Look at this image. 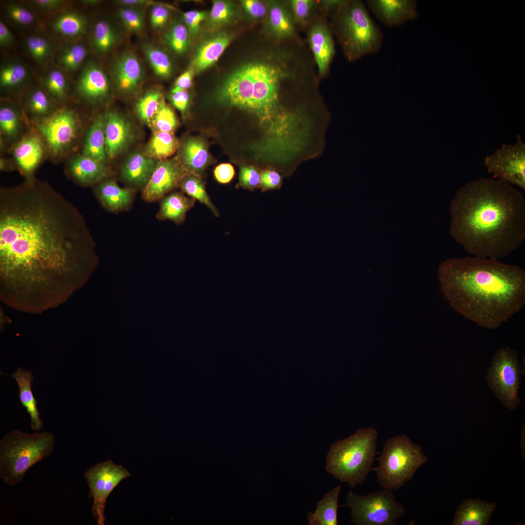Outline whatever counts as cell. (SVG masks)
I'll return each mask as SVG.
<instances>
[{
  "mask_svg": "<svg viewBox=\"0 0 525 525\" xmlns=\"http://www.w3.org/2000/svg\"><path fill=\"white\" fill-rule=\"evenodd\" d=\"M94 241L78 208L35 177L0 188V299L39 314L67 301L94 261Z\"/></svg>",
  "mask_w": 525,
  "mask_h": 525,
  "instance_id": "1",
  "label": "cell"
},
{
  "mask_svg": "<svg viewBox=\"0 0 525 525\" xmlns=\"http://www.w3.org/2000/svg\"><path fill=\"white\" fill-rule=\"evenodd\" d=\"M450 212V235L474 256L506 257L525 239V199L499 180L467 183L456 192Z\"/></svg>",
  "mask_w": 525,
  "mask_h": 525,
  "instance_id": "2",
  "label": "cell"
},
{
  "mask_svg": "<svg viewBox=\"0 0 525 525\" xmlns=\"http://www.w3.org/2000/svg\"><path fill=\"white\" fill-rule=\"evenodd\" d=\"M450 306L481 327L496 329L525 304V270L478 256L448 259L438 270Z\"/></svg>",
  "mask_w": 525,
  "mask_h": 525,
  "instance_id": "3",
  "label": "cell"
},
{
  "mask_svg": "<svg viewBox=\"0 0 525 525\" xmlns=\"http://www.w3.org/2000/svg\"><path fill=\"white\" fill-rule=\"evenodd\" d=\"M292 56L283 51L275 59H254L228 77L227 90L233 105L255 115L267 134H284L293 127L294 115L283 109L280 102L282 82L297 76Z\"/></svg>",
  "mask_w": 525,
  "mask_h": 525,
  "instance_id": "4",
  "label": "cell"
},
{
  "mask_svg": "<svg viewBox=\"0 0 525 525\" xmlns=\"http://www.w3.org/2000/svg\"><path fill=\"white\" fill-rule=\"evenodd\" d=\"M332 28L350 62L375 54L382 48L384 34L361 0H346L332 15Z\"/></svg>",
  "mask_w": 525,
  "mask_h": 525,
  "instance_id": "5",
  "label": "cell"
},
{
  "mask_svg": "<svg viewBox=\"0 0 525 525\" xmlns=\"http://www.w3.org/2000/svg\"><path fill=\"white\" fill-rule=\"evenodd\" d=\"M377 437L375 429L362 428L332 443L326 457V471L352 488L362 484L373 469Z\"/></svg>",
  "mask_w": 525,
  "mask_h": 525,
  "instance_id": "6",
  "label": "cell"
},
{
  "mask_svg": "<svg viewBox=\"0 0 525 525\" xmlns=\"http://www.w3.org/2000/svg\"><path fill=\"white\" fill-rule=\"evenodd\" d=\"M55 437L48 431L26 433L14 429L0 440V478L13 486L26 472L53 451Z\"/></svg>",
  "mask_w": 525,
  "mask_h": 525,
  "instance_id": "7",
  "label": "cell"
},
{
  "mask_svg": "<svg viewBox=\"0 0 525 525\" xmlns=\"http://www.w3.org/2000/svg\"><path fill=\"white\" fill-rule=\"evenodd\" d=\"M33 126L41 135L48 150V160L53 163L64 162L80 152L86 130L85 120L76 108L66 104Z\"/></svg>",
  "mask_w": 525,
  "mask_h": 525,
  "instance_id": "8",
  "label": "cell"
},
{
  "mask_svg": "<svg viewBox=\"0 0 525 525\" xmlns=\"http://www.w3.org/2000/svg\"><path fill=\"white\" fill-rule=\"evenodd\" d=\"M376 471L377 481L384 489L396 490L413 477L427 458L421 447L405 435L388 439L384 445Z\"/></svg>",
  "mask_w": 525,
  "mask_h": 525,
  "instance_id": "9",
  "label": "cell"
},
{
  "mask_svg": "<svg viewBox=\"0 0 525 525\" xmlns=\"http://www.w3.org/2000/svg\"><path fill=\"white\" fill-rule=\"evenodd\" d=\"M343 506L350 508L351 523L355 525H396L405 512L404 507L388 489L365 496L350 491Z\"/></svg>",
  "mask_w": 525,
  "mask_h": 525,
  "instance_id": "10",
  "label": "cell"
},
{
  "mask_svg": "<svg viewBox=\"0 0 525 525\" xmlns=\"http://www.w3.org/2000/svg\"><path fill=\"white\" fill-rule=\"evenodd\" d=\"M523 373L517 351L508 346L495 353L486 376L488 385L508 409L515 411L520 403L518 391Z\"/></svg>",
  "mask_w": 525,
  "mask_h": 525,
  "instance_id": "11",
  "label": "cell"
},
{
  "mask_svg": "<svg viewBox=\"0 0 525 525\" xmlns=\"http://www.w3.org/2000/svg\"><path fill=\"white\" fill-rule=\"evenodd\" d=\"M130 472L112 460H106L91 467L84 474L93 498L91 513L98 525H104V509L107 498L113 489Z\"/></svg>",
  "mask_w": 525,
  "mask_h": 525,
  "instance_id": "12",
  "label": "cell"
},
{
  "mask_svg": "<svg viewBox=\"0 0 525 525\" xmlns=\"http://www.w3.org/2000/svg\"><path fill=\"white\" fill-rule=\"evenodd\" d=\"M485 164L494 177L525 190V143L520 135L514 144H503L487 156Z\"/></svg>",
  "mask_w": 525,
  "mask_h": 525,
  "instance_id": "13",
  "label": "cell"
},
{
  "mask_svg": "<svg viewBox=\"0 0 525 525\" xmlns=\"http://www.w3.org/2000/svg\"><path fill=\"white\" fill-rule=\"evenodd\" d=\"M6 155L12 160L16 170L27 180L35 177L37 169L48 160L47 144L33 126L9 148Z\"/></svg>",
  "mask_w": 525,
  "mask_h": 525,
  "instance_id": "14",
  "label": "cell"
},
{
  "mask_svg": "<svg viewBox=\"0 0 525 525\" xmlns=\"http://www.w3.org/2000/svg\"><path fill=\"white\" fill-rule=\"evenodd\" d=\"M189 174L177 157L159 160L143 189L142 198L149 202L161 200L179 187L182 179Z\"/></svg>",
  "mask_w": 525,
  "mask_h": 525,
  "instance_id": "15",
  "label": "cell"
},
{
  "mask_svg": "<svg viewBox=\"0 0 525 525\" xmlns=\"http://www.w3.org/2000/svg\"><path fill=\"white\" fill-rule=\"evenodd\" d=\"M110 93V83L103 69L94 62L83 69L74 88V95L78 101L91 105L106 101Z\"/></svg>",
  "mask_w": 525,
  "mask_h": 525,
  "instance_id": "16",
  "label": "cell"
},
{
  "mask_svg": "<svg viewBox=\"0 0 525 525\" xmlns=\"http://www.w3.org/2000/svg\"><path fill=\"white\" fill-rule=\"evenodd\" d=\"M32 126L20 105L10 98L2 97L0 104V154H6Z\"/></svg>",
  "mask_w": 525,
  "mask_h": 525,
  "instance_id": "17",
  "label": "cell"
},
{
  "mask_svg": "<svg viewBox=\"0 0 525 525\" xmlns=\"http://www.w3.org/2000/svg\"><path fill=\"white\" fill-rule=\"evenodd\" d=\"M64 162L67 178L81 186H94L110 175L107 165L80 152L70 156Z\"/></svg>",
  "mask_w": 525,
  "mask_h": 525,
  "instance_id": "18",
  "label": "cell"
},
{
  "mask_svg": "<svg viewBox=\"0 0 525 525\" xmlns=\"http://www.w3.org/2000/svg\"><path fill=\"white\" fill-rule=\"evenodd\" d=\"M308 39L319 76H325L335 54L334 40L327 22L322 19L311 21Z\"/></svg>",
  "mask_w": 525,
  "mask_h": 525,
  "instance_id": "19",
  "label": "cell"
},
{
  "mask_svg": "<svg viewBox=\"0 0 525 525\" xmlns=\"http://www.w3.org/2000/svg\"><path fill=\"white\" fill-rule=\"evenodd\" d=\"M112 75L117 89L123 93L129 94L140 87L144 72L137 56L130 51H125L113 61Z\"/></svg>",
  "mask_w": 525,
  "mask_h": 525,
  "instance_id": "20",
  "label": "cell"
},
{
  "mask_svg": "<svg viewBox=\"0 0 525 525\" xmlns=\"http://www.w3.org/2000/svg\"><path fill=\"white\" fill-rule=\"evenodd\" d=\"M376 18L388 27H397L417 16V2L413 0H367Z\"/></svg>",
  "mask_w": 525,
  "mask_h": 525,
  "instance_id": "21",
  "label": "cell"
},
{
  "mask_svg": "<svg viewBox=\"0 0 525 525\" xmlns=\"http://www.w3.org/2000/svg\"><path fill=\"white\" fill-rule=\"evenodd\" d=\"M105 135L107 162L114 159L128 145L133 138L130 123L118 113H104Z\"/></svg>",
  "mask_w": 525,
  "mask_h": 525,
  "instance_id": "22",
  "label": "cell"
},
{
  "mask_svg": "<svg viewBox=\"0 0 525 525\" xmlns=\"http://www.w3.org/2000/svg\"><path fill=\"white\" fill-rule=\"evenodd\" d=\"M264 20V30L277 40L292 38L296 35V23L285 1L269 0Z\"/></svg>",
  "mask_w": 525,
  "mask_h": 525,
  "instance_id": "23",
  "label": "cell"
},
{
  "mask_svg": "<svg viewBox=\"0 0 525 525\" xmlns=\"http://www.w3.org/2000/svg\"><path fill=\"white\" fill-rule=\"evenodd\" d=\"M231 34L224 31L215 33L204 40L198 47L190 68L194 73H199L214 64L221 56L232 39Z\"/></svg>",
  "mask_w": 525,
  "mask_h": 525,
  "instance_id": "24",
  "label": "cell"
},
{
  "mask_svg": "<svg viewBox=\"0 0 525 525\" xmlns=\"http://www.w3.org/2000/svg\"><path fill=\"white\" fill-rule=\"evenodd\" d=\"M177 158L191 174L202 177L210 162V158L205 141L198 137L186 139L180 145Z\"/></svg>",
  "mask_w": 525,
  "mask_h": 525,
  "instance_id": "25",
  "label": "cell"
},
{
  "mask_svg": "<svg viewBox=\"0 0 525 525\" xmlns=\"http://www.w3.org/2000/svg\"><path fill=\"white\" fill-rule=\"evenodd\" d=\"M20 105L31 125L50 116L60 106L39 87H33L25 91Z\"/></svg>",
  "mask_w": 525,
  "mask_h": 525,
  "instance_id": "26",
  "label": "cell"
},
{
  "mask_svg": "<svg viewBox=\"0 0 525 525\" xmlns=\"http://www.w3.org/2000/svg\"><path fill=\"white\" fill-rule=\"evenodd\" d=\"M94 186V192L99 202L108 211L118 212L126 210L133 202L132 192L121 187L116 181L108 177Z\"/></svg>",
  "mask_w": 525,
  "mask_h": 525,
  "instance_id": "27",
  "label": "cell"
},
{
  "mask_svg": "<svg viewBox=\"0 0 525 525\" xmlns=\"http://www.w3.org/2000/svg\"><path fill=\"white\" fill-rule=\"evenodd\" d=\"M11 377L18 384L19 400L30 417L32 429L41 430L43 426V421L37 408V402L32 391L34 374L31 371L19 367L12 373Z\"/></svg>",
  "mask_w": 525,
  "mask_h": 525,
  "instance_id": "28",
  "label": "cell"
},
{
  "mask_svg": "<svg viewBox=\"0 0 525 525\" xmlns=\"http://www.w3.org/2000/svg\"><path fill=\"white\" fill-rule=\"evenodd\" d=\"M495 508L494 502L478 499L464 500L458 507L452 525H488Z\"/></svg>",
  "mask_w": 525,
  "mask_h": 525,
  "instance_id": "29",
  "label": "cell"
},
{
  "mask_svg": "<svg viewBox=\"0 0 525 525\" xmlns=\"http://www.w3.org/2000/svg\"><path fill=\"white\" fill-rule=\"evenodd\" d=\"M80 153L107 165L104 113L97 114L86 130Z\"/></svg>",
  "mask_w": 525,
  "mask_h": 525,
  "instance_id": "30",
  "label": "cell"
},
{
  "mask_svg": "<svg viewBox=\"0 0 525 525\" xmlns=\"http://www.w3.org/2000/svg\"><path fill=\"white\" fill-rule=\"evenodd\" d=\"M159 160L135 152L123 163L121 169L122 178L127 183L143 188L148 183Z\"/></svg>",
  "mask_w": 525,
  "mask_h": 525,
  "instance_id": "31",
  "label": "cell"
},
{
  "mask_svg": "<svg viewBox=\"0 0 525 525\" xmlns=\"http://www.w3.org/2000/svg\"><path fill=\"white\" fill-rule=\"evenodd\" d=\"M156 217L160 220H170L177 225L182 224L187 212L194 206L195 200L180 192L166 195L160 200Z\"/></svg>",
  "mask_w": 525,
  "mask_h": 525,
  "instance_id": "32",
  "label": "cell"
},
{
  "mask_svg": "<svg viewBox=\"0 0 525 525\" xmlns=\"http://www.w3.org/2000/svg\"><path fill=\"white\" fill-rule=\"evenodd\" d=\"M340 485L326 493L317 505L314 513L307 514L309 525H337L339 495Z\"/></svg>",
  "mask_w": 525,
  "mask_h": 525,
  "instance_id": "33",
  "label": "cell"
},
{
  "mask_svg": "<svg viewBox=\"0 0 525 525\" xmlns=\"http://www.w3.org/2000/svg\"><path fill=\"white\" fill-rule=\"evenodd\" d=\"M28 76V70L21 62L10 61L3 64L0 70L1 91L7 93L18 92L22 90Z\"/></svg>",
  "mask_w": 525,
  "mask_h": 525,
  "instance_id": "34",
  "label": "cell"
},
{
  "mask_svg": "<svg viewBox=\"0 0 525 525\" xmlns=\"http://www.w3.org/2000/svg\"><path fill=\"white\" fill-rule=\"evenodd\" d=\"M179 145L174 133L155 132L146 146L144 154L153 159L164 160L174 154Z\"/></svg>",
  "mask_w": 525,
  "mask_h": 525,
  "instance_id": "35",
  "label": "cell"
},
{
  "mask_svg": "<svg viewBox=\"0 0 525 525\" xmlns=\"http://www.w3.org/2000/svg\"><path fill=\"white\" fill-rule=\"evenodd\" d=\"M42 87L58 105H65L69 100V85L64 74L53 69L48 71L42 80Z\"/></svg>",
  "mask_w": 525,
  "mask_h": 525,
  "instance_id": "36",
  "label": "cell"
},
{
  "mask_svg": "<svg viewBox=\"0 0 525 525\" xmlns=\"http://www.w3.org/2000/svg\"><path fill=\"white\" fill-rule=\"evenodd\" d=\"M120 37L117 30L107 20H100L93 27L92 43L99 53L104 54L111 51L119 41Z\"/></svg>",
  "mask_w": 525,
  "mask_h": 525,
  "instance_id": "37",
  "label": "cell"
},
{
  "mask_svg": "<svg viewBox=\"0 0 525 525\" xmlns=\"http://www.w3.org/2000/svg\"><path fill=\"white\" fill-rule=\"evenodd\" d=\"M54 31L67 37L73 38L85 34L87 22L85 18L76 12H68L59 16L52 25Z\"/></svg>",
  "mask_w": 525,
  "mask_h": 525,
  "instance_id": "38",
  "label": "cell"
},
{
  "mask_svg": "<svg viewBox=\"0 0 525 525\" xmlns=\"http://www.w3.org/2000/svg\"><path fill=\"white\" fill-rule=\"evenodd\" d=\"M191 36L184 22L175 20L163 36L165 46L177 54H182L188 49Z\"/></svg>",
  "mask_w": 525,
  "mask_h": 525,
  "instance_id": "39",
  "label": "cell"
},
{
  "mask_svg": "<svg viewBox=\"0 0 525 525\" xmlns=\"http://www.w3.org/2000/svg\"><path fill=\"white\" fill-rule=\"evenodd\" d=\"M179 187L190 197L206 206L214 216H219L218 209L212 203L206 192L201 177L189 174L182 179Z\"/></svg>",
  "mask_w": 525,
  "mask_h": 525,
  "instance_id": "40",
  "label": "cell"
},
{
  "mask_svg": "<svg viewBox=\"0 0 525 525\" xmlns=\"http://www.w3.org/2000/svg\"><path fill=\"white\" fill-rule=\"evenodd\" d=\"M143 52L153 71L158 77L165 79L171 76L173 64L165 52L151 44H146L143 47Z\"/></svg>",
  "mask_w": 525,
  "mask_h": 525,
  "instance_id": "41",
  "label": "cell"
},
{
  "mask_svg": "<svg viewBox=\"0 0 525 525\" xmlns=\"http://www.w3.org/2000/svg\"><path fill=\"white\" fill-rule=\"evenodd\" d=\"M233 2L216 0L212 2L208 17V27L214 30L233 22L237 17V10Z\"/></svg>",
  "mask_w": 525,
  "mask_h": 525,
  "instance_id": "42",
  "label": "cell"
},
{
  "mask_svg": "<svg viewBox=\"0 0 525 525\" xmlns=\"http://www.w3.org/2000/svg\"><path fill=\"white\" fill-rule=\"evenodd\" d=\"M160 91L152 88L146 92L136 104V112L139 118L148 126L157 112L163 99Z\"/></svg>",
  "mask_w": 525,
  "mask_h": 525,
  "instance_id": "43",
  "label": "cell"
},
{
  "mask_svg": "<svg viewBox=\"0 0 525 525\" xmlns=\"http://www.w3.org/2000/svg\"><path fill=\"white\" fill-rule=\"evenodd\" d=\"M87 52V49L84 44H71L62 50L57 56V61L64 70L74 71L83 63Z\"/></svg>",
  "mask_w": 525,
  "mask_h": 525,
  "instance_id": "44",
  "label": "cell"
},
{
  "mask_svg": "<svg viewBox=\"0 0 525 525\" xmlns=\"http://www.w3.org/2000/svg\"><path fill=\"white\" fill-rule=\"evenodd\" d=\"M178 124L177 118L164 98L153 117L149 126L155 132L174 133Z\"/></svg>",
  "mask_w": 525,
  "mask_h": 525,
  "instance_id": "45",
  "label": "cell"
},
{
  "mask_svg": "<svg viewBox=\"0 0 525 525\" xmlns=\"http://www.w3.org/2000/svg\"><path fill=\"white\" fill-rule=\"evenodd\" d=\"M25 45L31 57L40 64L47 61L52 51L50 42L45 37L39 35L29 36L25 41Z\"/></svg>",
  "mask_w": 525,
  "mask_h": 525,
  "instance_id": "46",
  "label": "cell"
},
{
  "mask_svg": "<svg viewBox=\"0 0 525 525\" xmlns=\"http://www.w3.org/2000/svg\"><path fill=\"white\" fill-rule=\"evenodd\" d=\"M296 24L303 26L311 20L318 1L314 0H288L285 1Z\"/></svg>",
  "mask_w": 525,
  "mask_h": 525,
  "instance_id": "47",
  "label": "cell"
},
{
  "mask_svg": "<svg viewBox=\"0 0 525 525\" xmlns=\"http://www.w3.org/2000/svg\"><path fill=\"white\" fill-rule=\"evenodd\" d=\"M118 15L122 24L129 31L139 33L143 30L144 14L138 8L122 6L119 9Z\"/></svg>",
  "mask_w": 525,
  "mask_h": 525,
  "instance_id": "48",
  "label": "cell"
},
{
  "mask_svg": "<svg viewBox=\"0 0 525 525\" xmlns=\"http://www.w3.org/2000/svg\"><path fill=\"white\" fill-rule=\"evenodd\" d=\"M8 17L15 23L22 26H29L34 22L35 16L28 8L12 3L6 8Z\"/></svg>",
  "mask_w": 525,
  "mask_h": 525,
  "instance_id": "49",
  "label": "cell"
},
{
  "mask_svg": "<svg viewBox=\"0 0 525 525\" xmlns=\"http://www.w3.org/2000/svg\"><path fill=\"white\" fill-rule=\"evenodd\" d=\"M242 9L253 21L264 20L267 13V2L259 0H243L240 1Z\"/></svg>",
  "mask_w": 525,
  "mask_h": 525,
  "instance_id": "50",
  "label": "cell"
},
{
  "mask_svg": "<svg viewBox=\"0 0 525 525\" xmlns=\"http://www.w3.org/2000/svg\"><path fill=\"white\" fill-rule=\"evenodd\" d=\"M239 179V184L241 187L253 190L260 185L261 174L253 166H242L240 170Z\"/></svg>",
  "mask_w": 525,
  "mask_h": 525,
  "instance_id": "51",
  "label": "cell"
},
{
  "mask_svg": "<svg viewBox=\"0 0 525 525\" xmlns=\"http://www.w3.org/2000/svg\"><path fill=\"white\" fill-rule=\"evenodd\" d=\"M182 15L183 21L191 38H193L198 33L202 22L208 17V13L204 11L192 10L183 12Z\"/></svg>",
  "mask_w": 525,
  "mask_h": 525,
  "instance_id": "52",
  "label": "cell"
},
{
  "mask_svg": "<svg viewBox=\"0 0 525 525\" xmlns=\"http://www.w3.org/2000/svg\"><path fill=\"white\" fill-rule=\"evenodd\" d=\"M171 15L170 9L162 4L154 5L150 11V21L152 27L161 29L167 24Z\"/></svg>",
  "mask_w": 525,
  "mask_h": 525,
  "instance_id": "53",
  "label": "cell"
},
{
  "mask_svg": "<svg viewBox=\"0 0 525 525\" xmlns=\"http://www.w3.org/2000/svg\"><path fill=\"white\" fill-rule=\"evenodd\" d=\"M281 182L280 175L275 171L267 170L261 174L260 185L264 191L276 189L280 186Z\"/></svg>",
  "mask_w": 525,
  "mask_h": 525,
  "instance_id": "54",
  "label": "cell"
},
{
  "mask_svg": "<svg viewBox=\"0 0 525 525\" xmlns=\"http://www.w3.org/2000/svg\"><path fill=\"white\" fill-rule=\"evenodd\" d=\"M170 99L173 105L183 115L187 111L189 106L190 96L186 90H180L171 92Z\"/></svg>",
  "mask_w": 525,
  "mask_h": 525,
  "instance_id": "55",
  "label": "cell"
},
{
  "mask_svg": "<svg viewBox=\"0 0 525 525\" xmlns=\"http://www.w3.org/2000/svg\"><path fill=\"white\" fill-rule=\"evenodd\" d=\"M234 175V168L229 163L219 164L214 170V175L216 180L222 184L229 182L233 178Z\"/></svg>",
  "mask_w": 525,
  "mask_h": 525,
  "instance_id": "56",
  "label": "cell"
},
{
  "mask_svg": "<svg viewBox=\"0 0 525 525\" xmlns=\"http://www.w3.org/2000/svg\"><path fill=\"white\" fill-rule=\"evenodd\" d=\"M194 72L192 69L189 68L187 70L182 73L176 79L174 88L171 92H175L180 90H186L189 88L192 84V77Z\"/></svg>",
  "mask_w": 525,
  "mask_h": 525,
  "instance_id": "57",
  "label": "cell"
},
{
  "mask_svg": "<svg viewBox=\"0 0 525 525\" xmlns=\"http://www.w3.org/2000/svg\"><path fill=\"white\" fill-rule=\"evenodd\" d=\"M14 37L12 33L6 25L2 21L0 22V46L2 48H7L13 45Z\"/></svg>",
  "mask_w": 525,
  "mask_h": 525,
  "instance_id": "58",
  "label": "cell"
},
{
  "mask_svg": "<svg viewBox=\"0 0 525 525\" xmlns=\"http://www.w3.org/2000/svg\"><path fill=\"white\" fill-rule=\"evenodd\" d=\"M32 3L37 8L45 11L57 9L64 3L61 0H35Z\"/></svg>",
  "mask_w": 525,
  "mask_h": 525,
  "instance_id": "59",
  "label": "cell"
},
{
  "mask_svg": "<svg viewBox=\"0 0 525 525\" xmlns=\"http://www.w3.org/2000/svg\"><path fill=\"white\" fill-rule=\"evenodd\" d=\"M345 1L346 0H323L318 1V3L326 13L333 15Z\"/></svg>",
  "mask_w": 525,
  "mask_h": 525,
  "instance_id": "60",
  "label": "cell"
},
{
  "mask_svg": "<svg viewBox=\"0 0 525 525\" xmlns=\"http://www.w3.org/2000/svg\"><path fill=\"white\" fill-rule=\"evenodd\" d=\"M0 170L5 172H10L17 170L12 160L9 156H6L5 154H0Z\"/></svg>",
  "mask_w": 525,
  "mask_h": 525,
  "instance_id": "61",
  "label": "cell"
},
{
  "mask_svg": "<svg viewBox=\"0 0 525 525\" xmlns=\"http://www.w3.org/2000/svg\"><path fill=\"white\" fill-rule=\"evenodd\" d=\"M122 6L137 8V7L146 5L152 3L148 0H121L117 2Z\"/></svg>",
  "mask_w": 525,
  "mask_h": 525,
  "instance_id": "62",
  "label": "cell"
},
{
  "mask_svg": "<svg viewBox=\"0 0 525 525\" xmlns=\"http://www.w3.org/2000/svg\"><path fill=\"white\" fill-rule=\"evenodd\" d=\"M80 2L81 3H82L86 4V5H88V4L94 5V4H96L98 3L99 2V1L95 0H81V1H80Z\"/></svg>",
  "mask_w": 525,
  "mask_h": 525,
  "instance_id": "63",
  "label": "cell"
}]
</instances>
